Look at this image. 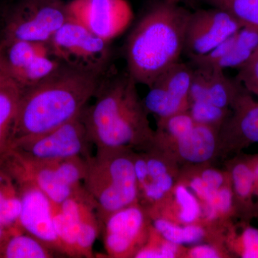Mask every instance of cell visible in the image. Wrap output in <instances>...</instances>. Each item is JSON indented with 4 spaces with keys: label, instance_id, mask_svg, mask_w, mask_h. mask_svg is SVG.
<instances>
[{
    "label": "cell",
    "instance_id": "20",
    "mask_svg": "<svg viewBox=\"0 0 258 258\" xmlns=\"http://www.w3.org/2000/svg\"><path fill=\"white\" fill-rule=\"evenodd\" d=\"M232 107L234 115L229 116L220 132L237 136L249 143H258V103L240 90Z\"/></svg>",
    "mask_w": 258,
    "mask_h": 258
},
{
    "label": "cell",
    "instance_id": "39",
    "mask_svg": "<svg viewBox=\"0 0 258 258\" xmlns=\"http://www.w3.org/2000/svg\"><path fill=\"white\" fill-rule=\"evenodd\" d=\"M0 20H1V19H0Z\"/></svg>",
    "mask_w": 258,
    "mask_h": 258
},
{
    "label": "cell",
    "instance_id": "33",
    "mask_svg": "<svg viewBox=\"0 0 258 258\" xmlns=\"http://www.w3.org/2000/svg\"><path fill=\"white\" fill-rule=\"evenodd\" d=\"M186 255L190 258H218L222 257V252L212 244H197L186 251Z\"/></svg>",
    "mask_w": 258,
    "mask_h": 258
},
{
    "label": "cell",
    "instance_id": "10",
    "mask_svg": "<svg viewBox=\"0 0 258 258\" xmlns=\"http://www.w3.org/2000/svg\"><path fill=\"white\" fill-rule=\"evenodd\" d=\"M0 62L8 77L22 89L40 82L60 66L48 43L0 40Z\"/></svg>",
    "mask_w": 258,
    "mask_h": 258
},
{
    "label": "cell",
    "instance_id": "29",
    "mask_svg": "<svg viewBox=\"0 0 258 258\" xmlns=\"http://www.w3.org/2000/svg\"><path fill=\"white\" fill-rule=\"evenodd\" d=\"M234 193L230 183L222 186L211 201L202 205L203 216L208 222L230 215L233 210Z\"/></svg>",
    "mask_w": 258,
    "mask_h": 258
},
{
    "label": "cell",
    "instance_id": "23",
    "mask_svg": "<svg viewBox=\"0 0 258 258\" xmlns=\"http://www.w3.org/2000/svg\"><path fill=\"white\" fill-rule=\"evenodd\" d=\"M258 50V28L243 25L235 34V40L227 53L215 68L225 70L241 68Z\"/></svg>",
    "mask_w": 258,
    "mask_h": 258
},
{
    "label": "cell",
    "instance_id": "5",
    "mask_svg": "<svg viewBox=\"0 0 258 258\" xmlns=\"http://www.w3.org/2000/svg\"><path fill=\"white\" fill-rule=\"evenodd\" d=\"M0 166L12 176L18 186H36L57 205L72 197L87 193L83 186L86 161L82 157L40 161L9 149L0 159Z\"/></svg>",
    "mask_w": 258,
    "mask_h": 258
},
{
    "label": "cell",
    "instance_id": "37",
    "mask_svg": "<svg viewBox=\"0 0 258 258\" xmlns=\"http://www.w3.org/2000/svg\"><path fill=\"white\" fill-rule=\"evenodd\" d=\"M6 77H8V76L5 74V71H3V67H2L1 66V62H0V84H1L3 80H4Z\"/></svg>",
    "mask_w": 258,
    "mask_h": 258
},
{
    "label": "cell",
    "instance_id": "3",
    "mask_svg": "<svg viewBox=\"0 0 258 258\" xmlns=\"http://www.w3.org/2000/svg\"><path fill=\"white\" fill-rule=\"evenodd\" d=\"M191 12L162 0L137 22L125 41L127 73L150 87L162 73L179 62Z\"/></svg>",
    "mask_w": 258,
    "mask_h": 258
},
{
    "label": "cell",
    "instance_id": "11",
    "mask_svg": "<svg viewBox=\"0 0 258 258\" xmlns=\"http://www.w3.org/2000/svg\"><path fill=\"white\" fill-rule=\"evenodd\" d=\"M151 218L139 203L113 212L102 222L103 244L107 255L113 258L134 257L147 243Z\"/></svg>",
    "mask_w": 258,
    "mask_h": 258
},
{
    "label": "cell",
    "instance_id": "34",
    "mask_svg": "<svg viewBox=\"0 0 258 258\" xmlns=\"http://www.w3.org/2000/svg\"><path fill=\"white\" fill-rule=\"evenodd\" d=\"M254 175V196L258 198V157L251 161Z\"/></svg>",
    "mask_w": 258,
    "mask_h": 258
},
{
    "label": "cell",
    "instance_id": "16",
    "mask_svg": "<svg viewBox=\"0 0 258 258\" xmlns=\"http://www.w3.org/2000/svg\"><path fill=\"white\" fill-rule=\"evenodd\" d=\"M18 188L22 200L19 225L25 232L63 256L54 225L52 202L36 186L25 184Z\"/></svg>",
    "mask_w": 258,
    "mask_h": 258
},
{
    "label": "cell",
    "instance_id": "24",
    "mask_svg": "<svg viewBox=\"0 0 258 258\" xmlns=\"http://www.w3.org/2000/svg\"><path fill=\"white\" fill-rule=\"evenodd\" d=\"M22 209L20 189L12 176L0 166V224L5 228L18 227Z\"/></svg>",
    "mask_w": 258,
    "mask_h": 258
},
{
    "label": "cell",
    "instance_id": "7",
    "mask_svg": "<svg viewBox=\"0 0 258 258\" xmlns=\"http://www.w3.org/2000/svg\"><path fill=\"white\" fill-rule=\"evenodd\" d=\"M110 42L69 18L48 45L51 55L61 64L103 77L111 60Z\"/></svg>",
    "mask_w": 258,
    "mask_h": 258
},
{
    "label": "cell",
    "instance_id": "4",
    "mask_svg": "<svg viewBox=\"0 0 258 258\" xmlns=\"http://www.w3.org/2000/svg\"><path fill=\"white\" fill-rule=\"evenodd\" d=\"M134 154L128 149H96L87 159L83 186L101 224L113 212L139 203Z\"/></svg>",
    "mask_w": 258,
    "mask_h": 258
},
{
    "label": "cell",
    "instance_id": "25",
    "mask_svg": "<svg viewBox=\"0 0 258 258\" xmlns=\"http://www.w3.org/2000/svg\"><path fill=\"white\" fill-rule=\"evenodd\" d=\"M152 220L153 228L163 238L179 245L200 244L206 237V230L198 223L181 225L161 217Z\"/></svg>",
    "mask_w": 258,
    "mask_h": 258
},
{
    "label": "cell",
    "instance_id": "28",
    "mask_svg": "<svg viewBox=\"0 0 258 258\" xmlns=\"http://www.w3.org/2000/svg\"><path fill=\"white\" fill-rule=\"evenodd\" d=\"M230 176L234 196L243 202L253 198L254 175L251 161L235 163L231 169Z\"/></svg>",
    "mask_w": 258,
    "mask_h": 258
},
{
    "label": "cell",
    "instance_id": "22",
    "mask_svg": "<svg viewBox=\"0 0 258 258\" xmlns=\"http://www.w3.org/2000/svg\"><path fill=\"white\" fill-rule=\"evenodd\" d=\"M22 88L10 78L0 84V159L10 147Z\"/></svg>",
    "mask_w": 258,
    "mask_h": 258
},
{
    "label": "cell",
    "instance_id": "15",
    "mask_svg": "<svg viewBox=\"0 0 258 258\" xmlns=\"http://www.w3.org/2000/svg\"><path fill=\"white\" fill-rule=\"evenodd\" d=\"M134 156L139 203L148 212L170 195L176 184L174 172L166 159L152 147L138 153L134 151Z\"/></svg>",
    "mask_w": 258,
    "mask_h": 258
},
{
    "label": "cell",
    "instance_id": "18",
    "mask_svg": "<svg viewBox=\"0 0 258 258\" xmlns=\"http://www.w3.org/2000/svg\"><path fill=\"white\" fill-rule=\"evenodd\" d=\"M220 140V131L196 123L179 138L164 145H174L179 159L193 164H205L215 156Z\"/></svg>",
    "mask_w": 258,
    "mask_h": 258
},
{
    "label": "cell",
    "instance_id": "19",
    "mask_svg": "<svg viewBox=\"0 0 258 258\" xmlns=\"http://www.w3.org/2000/svg\"><path fill=\"white\" fill-rule=\"evenodd\" d=\"M159 208L161 209V215L157 217L166 219L178 225L198 223L203 217L201 203L184 183L176 184L169 197L148 213Z\"/></svg>",
    "mask_w": 258,
    "mask_h": 258
},
{
    "label": "cell",
    "instance_id": "38",
    "mask_svg": "<svg viewBox=\"0 0 258 258\" xmlns=\"http://www.w3.org/2000/svg\"><path fill=\"white\" fill-rule=\"evenodd\" d=\"M165 1L167 3H172V4L180 5L181 3L188 1V0H165Z\"/></svg>",
    "mask_w": 258,
    "mask_h": 258
},
{
    "label": "cell",
    "instance_id": "31",
    "mask_svg": "<svg viewBox=\"0 0 258 258\" xmlns=\"http://www.w3.org/2000/svg\"><path fill=\"white\" fill-rule=\"evenodd\" d=\"M238 79L246 84L258 86V50L247 63L241 67Z\"/></svg>",
    "mask_w": 258,
    "mask_h": 258
},
{
    "label": "cell",
    "instance_id": "27",
    "mask_svg": "<svg viewBox=\"0 0 258 258\" xmlns=\"http://www.w3.org/2000/svg\"><path fill=\"white\" fill-rule=\"evenodd\" d=\"M187 111L195 123L219 131L230 116L229 108H220L208 101H190Z\"/></svg>",
    "mask_w": 258,
    "mask_h": 258
},
{
    "label": "cell",
    "instance_id": "35",
    "mask_svg": "<svg viewBox=\"0 0 258 258\" xmlns=\"http://www.w3.org/2000/svg\"><path fill=\"white\" fill-rule=\"evenodd\" d=\"M13 229V228H5V227H3V226L0 224V246L4 243L5 240L8 238V236L11 233Z\"/></svg>",
    "mask_w": 258,
    "mask_h": 258
},
{
    "label": "cell",
    "instance_id": "9",
    "mask_svg": "<svg viewBox=\"0 0 258 258\" xmlns=\"http://www.w3.org/2000/svg\"><path fill=\"white\" fill-rule=\"evenodd\" d=\"M93 146L80 115L47 133L19 139L9 149L37 160L54 161L74 157L89 159Z\"/></svg>",
    "mask_w": 258,
    "mask_h": 258
},
{
    "label": "cell",
    "instance_id": "12",
    "mask_svg": "<svg viewBox=\"0 0 258 258\" xmlns=\"http://www.w3.org/2000/svg\"><path fill=\"white\" fill-rule=\"evenodd\" d=\"M67 11L70 19L108 42L123 33L134 17L126 0H71Z\"/></svg>",
    "mask_w": 258,
    "mask_h": 258
},
{
    "label": "cell",
    "instance_id": "2",
    "mask_svg": "<svg viewBox=\"0 0 258 258\" xmlns=\"http://www.w3.org/2000/svg\"><path fill=\"white\" fill-rule=\"evenodd\" d=\"M102 79L61 64L40 82L24 88L10 147L19 139L47 133L80 116Z\"/></svg>",
    "mask_w": 258,
    "mask_h": 258
},
{
    "label": "cell",
    "instance_id": "1",
    "mask_svg": "<svg viewBox=\"0 0 258 258\" xmlns=\"http://www.w3.org/2000/svg\"><path fill=\"white\" fill-rule=\"evenodd\" d=\"M137 83L128 73L101 80L94 103L81 117L96 149L145 151L153 147L155 132L151 128Z\"/></svg>",
    "mask_w": 258,
    "mask_h": 258
},
{
    "label": "cell",
    "instance_id": "6",
    "mask_svg": "<svg viewBox=\"0 0 258 258\" xmlns=\"http://www.w3.org/2000/svg\"><path fill=\"white\" fill-rule=\"evenodd\" d=\"M56 233L64 255L93 257V245L102 231L96 205L88 193L52 203Z\"/></svg>",
    "mask_w": 258,
    "mask_h": 258
},
{
    "label": "cell",
    "instance_id": "17",
    "mask_svg": "<svg viewBox=\"0 0 258 258\" xmlns=\"http://www.w3.org/2000/svg\"><path fill=\"white\" fill-rule=\"evenodd\" d=\"M240 89L231 81L224 70L215 67H193L189 101H208L229 108Z\"/></svg>",
    "mask_w": 258,
    "mask_h": 258
},
{
    "label": "cell",
    "instance_id": "8",
    "mask_svg": "<svg viewBox=\"0 0 258 258\" xmlns=\"http://www.w3.org/2000/svg\"><path fill=\"white\" fill-rule=\"evenodd\" d=\"M69 18L63 0H18L7 19L3 39L48 43Z\"/></svg>",
    "mask_w": 258,
    "mask_h": 258
},
{
    "label": "cell",
    "instance_id": "30",
    "mask_svg": "<svg viewBox=\"0 0 258 258\" xmlns=\"http://www.w3.org/2000/svg\"><path fill=\"white\" fill-rule=\"evenodd\" d=\"M236 252L243 258H258V229L245 227L234 240Z\"/></svg>",
    "mask_w": 258,
    "mask_h": 258
},
{
    "label": "cell",
    "instance_id": "32",
    "mask_svg": "<svg viewBox=\"0 0 258 258\" xmlns=\"http://www.w3.org/2000/svg\"><path fill=\"white\" fill-rule=\"evenodd\" d=\"M198 175L205 184L215 189H220L230 183V181H227V176L224 173L217 169H204Z\"/></svg>",
    "mask_w": 258,
    "mask_h": 258
},
{
    "label": "cell",
    "instance_id": "36",
    "mask_svg": "<svg viewBox=\"0 0 258 258\" xmlns=\"http://www.w3.org/2000/svg\"><path fill=\"white\" fill-rule=\"evenodd\" d=\"M245 87L250 92L254 93L258 96V86L254 84H246Z\"/></svg>",
    "mask_w": 258,
    "mask_h": 258
},
{
    "label": "cell",
    "instance_id": "40",
    "mask_svg": "<svg viewBox=\"0 0 258 258\" xmlns=\"http://www.w3.org/2000/svg\"><path fill=\"white\" fill-rule=\"evenodd\" d=\"M63 1H64V0H63Z\"/></svg>",
    "mask_w": 258,
    "mask_h": 258
},
{
    "label": "cell",
    "instance_id": "14",
    "mask_svg": "<svg viewBox=\"0 0 258 258\" xmlns=\"http://www.w3.org/2000/svg\"><path fill=\"white\" fill-rule=\"evenodd\" d=\"M192 74L191 64L178 62L158 76L143 99L149 113L163 119L187 111Z\"/></svg>",
    "mask_w": 258,
    "mask_h": 258
},
{
    "label": "cell",
    "instance_id": "26",
    "mask_svg": "<svg viewBox=\"0 0 258 258\" xmlns=\"http://www.w3.org/2000/svg\"><path fill=\"white\" fill-rule=\"evenodd\" d=\"M212 8L225 10L244 25L258 28V0H205Z\"/></svg>",
    "mask_w": 258,
    "mask_h": 258
},
{
    "label": "cell",
    "instance_id": "21",
    "mask_svg": "<svg viewBox=\"0 0 258 258\" xmlns=\"http://www.w3.org/2000/svg\"><path fill=\"white\" fill-rule=\"evenodd\" d=\"M58 254L20 226L13 229L0 246V258H52Z\"/></svg>",
    "mask_w": 258,
    "mask_h": 258
},
{
    "label": "cell",
    "instance_id": "13",
    "mask_svg": "<svg viewBox=\"0 0 258 258\" xmlns=\"http://www.w3.org/2000/svg\"><path fill=\"white\" fill-rule=\"evenodd\" d=\"M243 25L230 13L219 8L191 13L185 32L184 53L189 60L206 55Z\"/></svg>",
    "mask_w": 258,
    "mask_h": 258
}]
</instances>
